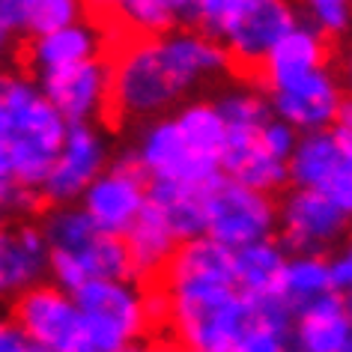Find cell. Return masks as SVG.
Instances as JSON below:
<instances>
[{
  "label": "cell",
  "mask_w": 352,
  "mask_h": 352,
  "mask_svg": "<svg viewBox=\"0 0 352 352\" xmlns=\"http://www.w3.org/2000/svg\"><path fill=\"white\" fill-rule=\"evenodd\" d=\"M75 305L81 307L87 325V352H120L146 331L140 289H131L122 280H87L75 289Z\"/></svg>",
  "instance_id": "277c9868"
},
{
  "label": "cell",
  "mask_w": 352,
  "mask_h": 352,
  "mask_svg": "<svg viewBox=\"0 0 352 352\" xmlns=\"http://www.w3.org/2000/svg\"><path fill=\"white\" fill-rule=\"evenodd\" d=\"M263 144L275 158L280 162H289V155H293V149L298 146V129L293 122L280 120V117H272L266 126H263Z\"/></svg>",
  "instance_id": "484cf974"
},
{
  "label": "cell",
  "mask_w": 352,
  "mask_h": 352,
  "mask_svg": "<svg viewBox=\"0 0 352 352\" xmlns=\"http://www.w3.org/2000/svg\"><path fill=\"white\" fill-rule=\"evenodd\" d=\"M0 138H10V113H6L3 99H0Z\"/></svg>",
  "instance_id": "d6a6232c"
},
{
  "label": "cell",
  "mask_w": 352,
  "mask_h": 352,
  "mask_svg": "<svg viewBox=\"0 0 352 352\" xmlns=\"http://www.w3.org/2000/svg\"><path fill=\"white\" fill-rule=\"evenodd\" d=\"M320 191L325 197H331L352 218V155L343 153V158L338 162V167L331 170V176L325 179V186Z\"/></svg>",
  "instance_id": "4316f807"
},
{
  "label": "cell",
  "mask_w": 352,
  "mask_h": 352,
  "mask_svg": "<svg viewBox=\"0 0 352 352\" xmlns=\"http://www.w3.org/2000/svg\"><path fill=\"white\" fill-rule=\"evenodd\" d=\"M176 122H179L182 135L188 138V144L195 146L197 153L221 162V149H224V140H227V122H224L215 102L186 104V108L176 113Z\"/></svg>",
  "instance_id": "603a6c76"
},
{
  "label": "cell",
  "mask_w": 352,
  "mask_h": 352,
  "mask_svg": "<svg viewBox=\"0 0 352 352\" xmlns=\"http://www.w3.org/2000/svg\"><path fill=\"white\" fill-rule=\"evenodd\" d=\"M346 307H349V314H352V293H346Z\"/></svg>",
  "instance_id": "e575fe53"
},
{
  "label": "cell",
  "mask_w": 352,
  "mask_h": 352,
  "mask_svg": "<svg viewBox=\"0 0 352 352\" xmlns=\"http://www.w3.org/2000/svg\"><path fill=\"white\" fill-rule=\"evenodd\" d=\"M45 263H51L45 230L28 224L0 230V298L33 287V280L45 272Z\"/></svg>",
  "instance_id": "e0dca14e"
},
{
  "label": "cell",
  "mask_w": 352,
  "mask_h": 352,
  "mask_svg": "<svg viewBox=\"0 0 352 352\" xmlns=\"http://www.w3.org/2000/svg\"><path fill=\"white\" fill-rule=\"evenodd\" d=\"M122 236H126L131 263H135V284L144 275H149V272L162 269L164 263L170 260V254L176 251V245H179L176 233L170 230V224H167V218L158 212V206H153L149 200Z\"/></svg>",
  "instance_id": "d6986e66"
},
{
  "label": "cell",
  "mask_w": 352,
  "mask_h": 352,
  "mask_svg": "<svg viewBox=\"0 0 352 352\" xmlns=\"http://www.w3.org/2000/svg\"><path fill=\"white\" fill-rule=\"evenodd\" d=\"M280 206L266 191H257L245 182L227 176L224 170L209 182V224L206 236L242 248V245L269 239L278 224Z\"/></svg>",
  "instance_id": "5b68a950"
},
{
  "label": "cell",
  "mask_w": 352,
  "mask_h": 352,
  "mask_svg": "<svg viewBox=\"0 0 352 352\" xmlns=\"http://www.w3.org/2000/svg\"><path fill=\"white\" fill-rule=\"evenodd\" d=\"M329 60H331V39L320 28H314L307 19H302L269 51L260 72V90L272 93L278 87L296 81V78L314 72V69L329 66Z\"/></svg>",
  "instance_id": "9a60e30c"
},
{
  "label": "cell",
  "mask_w": 352,
  "mask_h": 352,
  "mask_svg": "<svg viewBox=\"0 0 352 352\" xmlns=\"http://www.w3.org/2000/svg\"><path fill=\"white\" fill-rule=\"evenodd\" d=\"M39 87L69 126L87 122L90 117H99L102 111L104 93H108V63L104 57H93L66 69H54L39 78Z\"/></svg>",
  "instance_id": "4fadbf2b"
},
{
  "label": "cell",
  "mask_w": 352,
  "mask_h": 352,
  "mask_svg": "<svg viewBox=\"0 0 352 352\" xmlns=\"http://www.w3.org/2000/svg\"><path fill=\"white\" fill-rule=\"evenodd\" d=\"M305 19L329 39H343L352 30V0H302Z\"/></svg>",
  "instance_id": "d4e9b609"
},
{
  "label": "cell",
  "mask_w": 352,
  "mask_h": 352,
  "mask_svg": "<svg viewBox=\"0 0 352 352\" xmlns=\"http://www.w3.org/2000/svg\"><path fill=\"white\" fill-rule=\"evenodd\" d=\"M0 99L10 113L6 140L12 149L15 179L28 188H42L63 153L69 122L30 75H0Z\"/></svg>",
  "instance_id": "7a4b0ae2"
},
{
  "label": "cell",
  "mask_w": 352,
  "mask_h": 352,
  "mask_svg": "<svg viewBox=\"0 0 352 352\" xmlns=\"http://www.w3.org/2000/svg\"><path fill=\"white\" fill-rule=\"evenodd\" d=\"M221 170L266 195H278L289 182V162L272 155L263 144V129L251 126H227Z\"/></svg>",
  "instance_id": "5bb4252c"
},
{
  "label": "cell",
  "mask_w": 352,
  "mask_h": 352,
  "mask_svg": "<svg viewBox=\"0 0 352 352\" xmlns=\"http://www.w3.org/2000/svg\"><path fill=\"white\" fill-rule=\"evenodd\" d=\"M302 21L293 0H233L215 36L230 54V75L260 90L269 51Z\"/></svg>",
  "instance_id": "3957f363"
},
{
  "label": "cell",
  "mask_w": 352,
  "mask_h": 352,
  "mask_svg": "<svg viewBox=\"0 0 352 352\" xmlns=\"http://www.w3.org/2000/svg\"><path fill=\"white\" fill-rule=\"evenodd\" d=\"M93 57H102V33L90 21H75L69 28L39 33V36H24L15 48L19 72L30 75L33 81L54 69H66Z\"/></svg>",
  "instance_id": "8fae6325"
},
{
  "label": "cell",
  "mask_w": 352,
  "mask_h": 352,
  "mask_svg": "<svg viewBox=\"0 0 352 352\" xmlns=\"http://www.w3.org/2000/svg\"><path fill=\"white\" fill-rule=\"evenodd\" d=\"M12 36H15V33L6 28L3 21H0V60H3V57L12 51Z\"/></svg>",
  "instance_id": "1f68e13d"
},
{
  "label": "cell",
  "mask_w": 352,
  "mask_h": 352,
  "mask_svg": "<svg viewBox=\"0 0 352 352\" xmlns=\"http://www.w3.org/2000/svg\"><path fill=\"white\" fill-rule=\"evenodd\" d=\"M280 245L296 254H322L346 233L352 218L316 188H293L280 200Z\"/></svg>",
  "instance_id": "52a82bcc"
},
{
  "label": "cell",
  "mask_w": 352,
  "mask_h": 352,
  "mask_svg": "<svg viewBox=\"0 0 352 352\" xmlns=\"http://www.w3.org/2000/svg\"><path fill=\"white\" fill-rule=\"evenodd\" d=\"M284 296L289 305L296 307V314L302 311L307 302L320 298L322 293L334 289L331 284V263L322 254H296L293 260H287L284 269Z\"/></svg>",
  "instance_id": "7402d4cb"
},
{
  "label": "cell",
  "mask_w": 352,
  "mask_h": 352,
  "mask_svg": "<svg viewBox=\"0 0 352 352\" xmlns=\"http://www.w3.org/2000/svg\"><path fill=\"white\" fill-rule=\"evenodd\" d=\"M343 81H346V87H349V93H352V48H349V54H346V60H343Z\"/></svg>",
  "instance_id": "836d02e7"
},
{
  "label": "cell",
  "mask_w": 352,
  "mask_h": 352,
  "mask_svg": "<svg viewBox=\"0 0 352 352\" xmlns=\"http://www.w3.org/2000/svg\"><path fill=\"white\" fill-rule=\"evenodd\" d=\"M87 19V0H39L24 36H39Z\"/></svg>",
  "instance_id": "cb8c5ba5"
},
{
  "label": "cell",
  "mask_w": 352,
  "mask_h": 352,
  "mask_svg": "<svg viewBox=\"0 0 352 352\" xmlns=\"http://www.w3.org/2000/svg\"><path fill=\"white\" fill-rule=\"evenodd\" d=\"M346 352H352V338H349V343H346Z\"/></svg>",
  "instance_id": "d590c367"
},
{
  "label": "cell",
  "mask_w": 352,
  "mask_h": 352,
  "mask_svg": "<svg viewBox=\"0 0 352 352\" xmlns=\"http://www.w3.org/2000/svg\"><path fill=\"white\" fill-rule=\"evenodd\" d=\"M140 158L146 170L158 179H176V182H209L221 173V162L197 153L182 135L176 120H155L144 131L140 140Z\"/></svg>",
  "instance_id": "30bf717a"
},
{
  "label": "cell",
  "mask_w": 352,
  "mask_h": 352,
  "mask_svg": "<svg viewBox=\"0 0 352 352\" xmlns=\"http://www.w3.org/2000/svg\"><path fill=\"white\" fill-rule=\"evenodd\" d=\"M39 0H0V21L6 24L12 33H28L33 10H36Z\"/></svg>",
  "instance_id": "f546056e"
},
{
  "label": "cell",
  "mask_w": 352,
  "mask_h": 352,
  "mask_svg": "<svg viewBox=\"0 0 352 352\" xmlns=\"http://www.w3.org/2000/svg\"><path fill=\"white\" fill-rule=\"evenodd\" d=\"M209 182H176V179H158V176L149 179L146 200L158 206V212L167 218V224H170V230L176 233L179 242L195 239V236H206Z\"/></svg>",
  "instance_id": "ac0fdd59"
},
{
  "label": "cell",
  "mask_w": 352,
  "mask_h": 352,
  "mask_svg": "<svg viewBox=\"0 0 352 352\" xmlns=\"http://www.w3.org/2000/svg\"><path fill=\"white\" fill-rule=\"evenodd\" d=\"M349 338L352 314L346 307V296L329 289L296 314L289 340H293L296 352H346Z\"/></svg>",
  "instance_id": "2e32d148"
},
{
  "label": "cell",
  "mask_w": 352,
  "mask_h": 352,
  "mask_svg": "<svg viewBox=\"0 0 352 352\" xmlns=\"http://www.w3.org/2000/svg\"><path fill=\"white\" fill-rule=\"evenodd\" d=\"M340 158H343V149L331 129L305 131L298 138V146L293 149V155H289V182L296 188L320 191Z\"/></svg>",
  "instance_id": "44dd1931"
},
{
  "label": "cell",
  "mask_w": 352,
  "mask_h": 352,
  "mask_svg": "<svg viewBox=\"0 0 352 352\" xmlns=\"http://www.w3.org/2000/svg\"><path fill=\"white\" fill-rule=\"evenodd\" d=\"M287 343H289L287 334L266 329V325H254V329L239 340L236 352H287Z\"/></svg>",
  "instance_id": "f1b7e54d"
},
{
  "label": "cell",
  "mask_w": 352,
  "mask_h": 352,
  "mask_svg": "<svg viewBox=\"0 0 352 352\" xmlns=\"http://www.w3.org/2000/svg\"><path fill=\"white\" fill-rule=\"evenodd\" d=\"M230 3L233 0H191V28H200L215 36Z\"/></svg>",
  "instance_id": "83f0119b"
},
{
  "label": "cell",
  "mask_w": 352,
  "mask_h": 352,
  "mask_svg": "<svg viewBox=\"0 0 352 352\" xmlns=\"http://www.w3.org/2000/svg\"><path fill=\"white\" fill-rule=\"evenodd\" d=\"M153 173L146 170L140 153H122L104 176H96L87 191V212L102 230L126 233L146 204V188Z\"/></svg>",
  "instance_id": "ba28073f"
},
{
  "label": "cell",
  "mask_w": 352,
  "mask_h": 352,
  "mask_svg": "<svg viewBox=\"0 0 352 352\" xmlns=\"http://www.w3.org/2000/svg\"><path fill=\"white\" fill-rule=\"evenodd\" d=\"M284 245L269 239L251 242L236 248V284L242 293L263 296V293H284Z\"/></svg>",
  "instance_id": "ffe728a7"
},
{
  "label": "cell",
  "mask_w": 352,
  "mask_h": 352,
  "mask_svg": "<svg viewBox=\"0 0 352 352\" xmlns=\"http://www.w3.org/2000/svg\"><path fill=\"white\" fill-rule=\"evenodd\" d=\"M12 322L24 338L51 352H87V325L81 307L57 287H28L12 302Z\"/></svg>",
  "instance_id": "8992f818"
},
{
  "label": "cell",
  "mask_w": 352,
  "mask_h": 352,
  "mask_svg": "<svg viewBox=\"0 0 352 352\" xmlns=\"http://www.w3.org/2000/svg\"><path fill=\"white\" fill-rule=\"evenodd\" d=\"M343 99H346L343 96V84L331 72V66L314 69V72H307L269 93L275 117L293 122L298 131L331 129Z\"/></svg>",
  "instance_id": "9c48e42d"
},
{
  "label": "cell",
  "mask_w": 352,
  "mask_h": 352,
  "mask_svg": "<svg viewBox=\"0 0 352 352\" xmlns=\"http://www.w3.org/2000/svg\"><path fill=\"white\" fill-rule=\"evenodd\" d=\"M102 162H104V144L99 140V135H96L87 122L69 126L63 153H60L54 170L48 173L45 186L39 188L45 206L69 204V200H75L84 188H90L93 179L102 170Z\"/></svg>",
  "instance_id": "7c38bea8"
},
{
  "label": "cell",
  "mask_w": 352,
  "mask_h": 352,
  "mask_svg": "<svg viewBox=\"0 0 352 352\" xmlns=\"http://www.w3.org/2000/svg\"><path fill=\"white\" fill-rule=\"evenodd\" d=\"M108 63V93L99 120L120 131L129 120L155 117L195 87L230 72L224 42L200 28H173L102 51Z\"/></svg>",
  "instance_id": "6da1fadb"
},
{
  "label": "cell",
  "mask_w": 352,
  "mask_h": 352,
  "mask_svg": "<svg viewBox=\"0 0 352 352\" xmlns=\"http://www.w3.org/2000/svg\"><path fill=\"white\" fill-rule=\"evenodd\" d=\"M331 284L338 293H352V242L331 260Z\"/></svg>",
  "instance_id": "4dcf8cb0"
}]
</instances>
